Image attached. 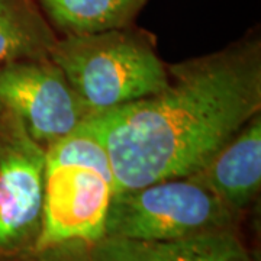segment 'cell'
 I'll return each instance as SVG.
<instances>
[{
  "label": "cell",
  "mask_w": 261,
  "mask_h": 261,
  "mask_svg": "<svg viewBox=\"0 0 261 261\" xmlns=\"http://www.w3.org/2000/svg\"><path fill=\"white\" fill-rule=\"evenodd\" d=\"M57 39L37 0H0V65L48 57Z\"/></svg>",
  "instance_id": "obj_10"
},
{
  "label": "cell",
  "mask_w": 261,
  "mask_h": 261,
  "mask_svg": "<svg viewBox=\"0 0 261 261\" xmlns=\"http://www.w3.org/2000/svg\"><path fill=\"white\" fill-rule=\"evenodd\" d=\"M240 216L195 174L167 178L115 193L105 237L171 241L203 233L237 231Z\"/></svg>",
  "instance_id": "obj_4"
},
{
  "label": "cell",
  "mask_w": 261,
  "mask_h": 261,
  "mask_svg": "<svg viewBox=\"0 0 261 261\" xmlns=\"http://www.w3.org/2000/svg\"><path fill=\"white\" fill-rule=\"evenodd\" d=\"M195 176L241 216L261 187V112L218 149Z\"/></svg>",
  "instance_id": "obj_7"
},
{
  "label": "cell",
  "mask_w": 261,
  "mask_h": 261,
  "mask_svg": "<svg viewBox=\"0 0 261 261\" xmlns=\"http://www.w3.org/2000/svg\"><path fill=\"white\" fill-rule=\"evenodd\" d=\"M0 108L18 116L44 149L93 113L49 56L0 65Z\"/></svg>",
  "instance_id": "obj_6"
},
{
  "label": "cell",
  "mask_w": 261,
  "mask_h": 261,
  "mask_svg": "<svg viewBox=\"0 0 261 261\" xmlns=\"http://www.w3.org/2000/svg\"><path fill=\"white\" fill-rule=\"evenodd\" d=\"M115 195L108 149L89 121L45 148L38 251L64 241L97 243Z\"/></svg>",
  "instance_id": "obj_2"
},
{
  "label": "cell",
  "mask_w": 261,
  "mask_h": 261,
  "mask_svg": "<svg viewBox=\"0 0 261 261\" xmlns=\"http://www.w3.org/2000/svg\"><path fill=\"white\" fill-rule=\"evenodd\" d=\"M45 149L0 108V261H29L42 229Z\"/></svg>",
  "instance_id": "obj_5"
},
{
  "label": "cell",
  "mask_w": 261,
  "mask_h": 261,
  "mask_svg": "<svg viewBox=\"0 0 261 261\" xmlns=\"http://www.w3.org/2000/svg\"><path fill=\"white\" fill-rule=\"evenodd\" d=\"M29 261H94L90 244L71 240L39 250Z\"/></svg>",
  "instance_id": "obj_11"
},
{
  "label": "cell",
  "mask_w": 261,
  "mask_h": 261,
  "mask_svg": "<svg viewBox=\"0 0 261 261\" xmlns=\"http://www.w3.org/2000/svg\"><path fill=\"white\" fill-rule=\"evenodd\" d=\"M261 112V39L255 29L212 54L167 64L157 93L89 116L108 149L115 193L205 166Z\"/></svg>",
  "instance_id": "obj_1"
},
{
  "label": "cell",
  "mask_w": 261,
  "mask_h": 261,
  "mask_svg": "<svg viewBox=\"0 0 261 261\" xmlns=\"http://www.w3.org/2000/svg\"><path fill=\"white\" fill-rule=\"evenodd\" d=\"M49 58L93 113L151 96L167 84L155 38L135 25L58 37Z\"/></svg>",
  "instance_id": "obj_3"
},
{
  "label": "cell",
  "mask_w": 261,
  "mask_h": 261,
  "mask_svg": "<svg viewBox=\"0 0 261 261\" xmlns=\"http://www.w3.org/2000/svg\"><path fill=\"white\" fill-rule=\"evenodd\" d=\"M57 35H83L134 25L149 0H37Z\"/></svg>",
  "instance_id": "obj_9"
},
{
  "label": "cell",
  "mask_w": 261,
  "mask_h": 261,
  "mask_svg": "<svg viewBox=\"0 0 261 261\" xmlns=\"http://www.w3.org/2000/svg\"><path fill=\"white\" fill-rule=\"evenodd\" d=\"M90 248L94 261H251L237 231L203 233L171 241L103 237Z\"/></svg>",
  "instance_id": "obj_8"
}]
</instances>
